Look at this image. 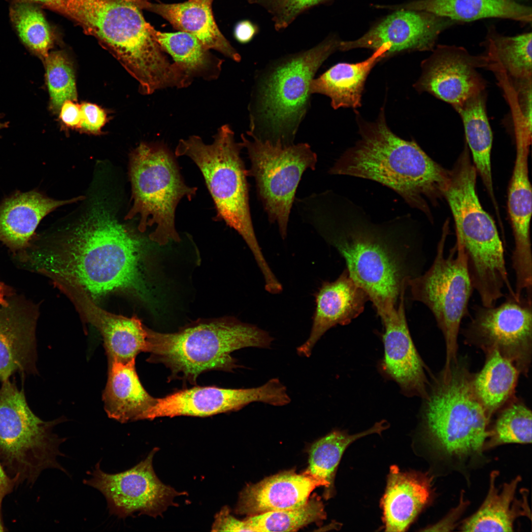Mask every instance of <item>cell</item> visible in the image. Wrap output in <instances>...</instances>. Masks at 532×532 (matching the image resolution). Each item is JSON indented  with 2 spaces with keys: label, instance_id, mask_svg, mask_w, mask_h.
<instances>
[{
  "label": "cell",
  "instance_id": "4fadbf2b",
  "mask_svg": "<svg viewBox=\"0 0 532 532\" xmlns=\"http://www.w3.org/2000/svg\"><path fill=\"white\" fill-rule=\"evenodd\" d=\"M241 137L251 163L247 175L254 178L268 221L277 225L284 239L297 189L304 172L315 169L317 155L307 143L284 145Z\"/></svg>",
  "mask_w": 532,
  "mask_h": 532
},
{
  "label": "cell",
  "instance_id": "d6a6232c",
  "mask_svg": "<svg viewBox=\"0 0 532 532\" xmlns=\"http://www.w3.org/2000/svg\"><path fill=\"white\" fill-rule=\"evenodd\" d=\"M486 96L485 91H483L455 109L463 121L466 143L472 154L476 170L497 207L491 164L493 134L487 115Z\"/></svg>",
  "mask_w": 532,
  "mask_h": 532
},
{
  "label": "cell",
  "instance_id": "5b68a950",
  "mask_svg": "<svg viewBox=\"0 0 532 532\" xmlns=\"http://www.w3.org/2000/svg\"><path fill=\"white\" fill-rule=\"evenodd\" d=\"M358 123L360 139L336 160L329 173L377 182L430 219L427 200L434 203L443 196L449 171L430 158L415 141L394 133L387 125L383 108L374 121L358 117Z\"/></svg>",
  "mask_w": 532,
  "mask_h": 532
},
{
  "label": "cell",
  "instance_id": "8992f818",
  "mask_svg": "<svg viewBox=\"0 0 532 532\" xmlns=\"http://www.w3.org/2000/svg\"><path fill=\"white\" fill-rule=\"evenodd\" d=\"M340 40L327 37L310 49L271 64L256 79L249 109L251 138L294 143L310 104V83L318 69L338 50Z\"/></svg>",
  "mask_w": 532,
  "mask_h": 532
},
{
  "label": "cell",
  "instance_id": "8d00e7d4",
  "mask_svg": "<svg viewBox=\"0 0 532 532\" xmlns=\"http://www.w3.org/2000/svg\"><path fill=\"white\" fill-rule=\"evenodd\" d=\"M498 412L489 427L484 445L486 452L507 444L532 443V411L524 403L512 399Z\"/></svg>",
  "mask_w": 532,
  "mask_h": 532
},
{
  "label": "cell",
  "instance_id": "1f68e13d",
  "mask_svg": "<svg viewBox=\"0 0 532 532\" xmlns=\"http://www.w3.org/2000/svg\"><path fill=\"white\" fill-rule=\"evenodd\" d=\"M532 33L506 36L491 25L482 44L487 59V67L497 73L500 82L532 81Z\"/></svg>",
  "mask_w": 532,
  "mask_h": 532
},
{
  "label": "cell",
  "instance_id": "681fc988",
  "mask_svg": "<svg viewBox=\"0 0 532 532\" xmlns=\"http://www.w3.org/2000/svg\"><path fill=\"white\" fill-rule=\"evenodd\" d=\"M13 3L16 2H29L32 3L39 4L43 6L51 9V8L60 0H11Z\"/></svg>",
  "mask_w": 532,
  "mask_h": 532
},
{
  "label": "cell",
  "instance_id": "f546056e",
  "mask_svg": "<svg viewBox=\"0 0 532 532\" xmlns=\"http://www.w3.org/2000/svg\"><path fill=\"white\" fill-rule=\"evenodd\" d=\"M135 360L108 362V377L102 395L104 408L109 418L121 423L143 420L156 400L142 386Z\"/></svg>",
  "mask_w": 532,
  "mask_h": 532
},
{
  "label": "cell",
  "instance_id": "f1b7e54d",
  "mask_svg": "<svg viewBox=\"0 0 532 532\" xmlns=\"http://www.w3.org/2000/svg\"><path fill=\"white\" fill-rule=\"evenodd\" d=\"M396 10L424 11L449 18L461 24L485 18L532 22V7L515 0H415L396 5H381Z\"/></svg>",
  "mask_w": 532,
  "mask_h": 532
},
{
  "label": "cell",
  "instance_id": "8fae6325",
  "mask_svg": "<svg viewBox=\"0 0 532 532\" xmlns=\"http://www.w3.org/2000/svg\"><path fill=\"white\" fill-rule=\"evenodd\" d=\"M130 177L133 204L125 219L138 215L140 232L154 226L149 237L160 245L179 242L175 210L183 198L192 200L197 188L186 184L173 154L162 143H141L131 154Z\"/></svg>",
  "mask_w": 532,
  "mask_h": 532
},
{
  "label": "cell",
  "instance_id": "ba28073f",
  "mask_svg": "<svg viewBox=\"0 0 532 532\" xmlns=\"http://www.w3.org/2000/svg\"><path fill=\"white\" fill-rule=\"evenodd\" d=\"M241 142H236L231 127L224 125L211 144L197 135L181 139L176 157L187 156L199 167L213 200L217 220L224 221L242 237L263 273L270 267L255 233L250 213L247 169L240 156Z\"/></svg>",
  "mask_w": 532,
  "mask_h": 532
},
{
  "label": "cell",
  "instance_id": "4316f807",
  "mask_svg": "<svg viewBox=\"0 0 532 532\" xmlns=\"http://www.w3.org/2000/svg\"><path fill=\"white\" fill-rule=\"evenodd\" d=\"M499 474L498 470L490 473L486 497L476 511L462 522L460 527L461 531L513 532L517 518H531L528 491L521 498L517 495L522 477L517 475L509 482L498 485Z\"/></svg>",
  "mask_w": 532,
  "mask_h": 532
},
{
  "label": "cell",
  "instance_id": "f5cc1de1",
  "mask_svg": "<svg viewBox=\"0 0 532 532\" xmlns=\"http://www.w3.org/2000/svg\"><path fill=\"white\" fill-rule=\"evenodd\" d=\"M202 0L203 1H205V2H207V3L212 4V2H213V1L214 0Z\"/></svg>",
  "mask_w": 532,
  "mask_h": 532
},
{
  "label": "cell",
  "instance_id": "d4e9b609",
  "mask_svg": "<svg viewBox=\"0 0 532 532\" xmlns=\"http://www.w3.org/2000/svg\"><path fill=\"white\" fill-rule=\"evenodd\" d=\"M429 472H403L390 467L381 500L385 529L403 532L434 498L433 478Z\"/></svg>",
  "mask_w": 532,
  "mask_h": 532
},
{
  "label": "cell",
  "instance_id": "5bb4252c",
  "mask_svg": "<svg viewBox=\"0 0 532 532\" xmlns=\"http://www.w3.org/2000/svg\"><path fill=\"white\" fill-rule=\"evenodd\" d=\"M473 316L463 331L468 344L485 354L497 350L527 375L532 357V298L508 295L499 306L475 305Z\"/></svg>",
  "mask_w": 532,
  "mask_h": 532
},
{
  "label": "cell",
  "instance_id": "9a60e30c",
  "mask_svg": "<svg viewBox=\"0 0 532 532\" xmlns=\"http://www.w3.org/2000/svg\"><path fill=\"white\" fill-rule=\"evenodd\" d=\"M153 450L133 467L117 473H108L100 467V462L87 474L83 483L99 490L105 497L111 515L125 519L135 513L156 517L173 504L181 494L163 483L157 476Z\"/></svg>",
  "mask_w": 532,
  "mask_h": 532
},
{
  "label": "cell",
  "instance_id": "2e32d148",
  "mask_svg": "<svg viewBox=\"0 0 532 532\" xmlns=\"http://www.w3.org/2000/svg\"><path fill=\"white\" fill-rule=\"evenodd\" d=\"M291 401L286 386L277 378H271L260 386L250 388L195 387L156 399L143 420L177 416L206 417L237 411L255 402L283 406Z\"/></svg>",
  "mask_w": 532,
  "mask_h": 532
},
{
  "label": "cell",
  "instance_id": "cb8c5ba5",
  "mask_svg": "<svg viewBox=\"0 0 532 532\" xmlns=\"http://www.w3.org/2000/svg\"><path fill=\"white\" fill-rule=\"evenodd\" d=\"M84 198L58 200L36 190L15 192L0 203V241L13 256L24 251L36 236L35 230L44 217L59 206Z\"/></svg>",
  "mask_w": 532,
  "mask_h": 532
},
{
  "label": "cell",
  "instance_id": "f6af8a7d",
  "mask_svg": "<svg viewBox=\"0 0 532 532\" xmlns=\"http://www.w3.org/2000/svg\"><path fill=\"white\" fill-rule=\"evenodd\" d=\"M60 118L67 127L79 129L81 122L80 105L72 100L65 101L60 110Z\"/></svg>",
  "mask_w": 532,
  "mask_h": 532
},
{
  "label": "cell",
  "instance_id": "603a6c76",
  "mask_svg": "<svg viewBox=\"0 0 532 532\" xmlns=\"http://www.w3.org/2000/svg\"><path fill=\"white\" fill-rule=\"evenodd\" d=\"M529 147L516 145V157L509 186L508 209L514 238L511 256L515 275V287L525 289L532 285V255L530 239L532 187L529 178Z\"/></svg>",
  "mask_w": 532,
  "mask_h": 532
},
{
  "label": "cell",
  "instance_id": "7bdbcfd3",
  "mask_svg": "<svg viewBox=\"0 0 532 532\" xmlns=\"http://www.w3.org/2000/svg\"><path fill=\"white\" fill-rule=\"evenodd\" d=\"M213 531L252 532L246 521L232 516L229 508L224 507L217 514L212 527Z\"/></svg>",
  "mask_w": 532,
  "mask_h": 532
},
{
  "label": "cell",
  "instance_id": "ac0fdd59",
  "mask_svg": "<svg viewBox=\"0 0 532 532\" xmlns=\"http://www.w3.org/2000/svg\"><path fill=\"white\" fill-rule=\"evenodd\" d=\"M458 24L424 11L398 9L358 39L340 41L338 50L363 48L375 51L384 46L387 49L386 58L403 52L432 51L441 33Z\"/></svg>",
  "mask_w": 532,
  "mask_h": 532
},
{
  "label": "cell",
  "instance_id": "e0dca14e",
  "mask_svg": "<svg viewBox=\"0 0 532 532\" xmlns=\"http://www.w3.org/2000/svg\"><path fill=\"white\" fill-rule=\"evenodd\" d=\"M421 63V74L414 84L450 103L455 109L471 97L485 91L486 82L477 68L487 67V57L473 55L465 48L438 45Z\"/></svg>",
  "mask_w": 532,
  "mask_h": 532
},
{
  "label": "cell",
  "instance_id": "6da1fadb",
  "mask_svg": "<svg viewBox=\"0 0 532 532\" xmlns=\"http://www.w3.org/2000/svg\"><path fill=\"white\" fill-rule=\"evenodd\" d=\"M297 209L345 261L381 320L397 309L408 281L420 275L422 248L410 216L374 223L346 197L327 190L299 199Z\"/></svg>",
  "mask_w": 532,
  "mask_h": 532
},
{
  "label": "cell",
  "instance_id": "7402d4cb",
  "mask_svg": "<svg viewBox=\"0 0 532 532\" xmlns=\"http://www.w3.org/2000/svg\"><path fill=\"white\" fill-rule=\"evenodd\" d=\"M368 300L367 294L350 276L346 268L334 281L323 282L315 295L309 335L297 347V354L309 357L317 342L329 330L350 323L363 312Z\"/></svg>",
  "mask_w": 532,
  "mask_h": 532
},
{
  "label": "cell",
  "instance_id": "f35d334b",
  "mask_svg": "<svg viewBox=\"0 0 532 532\" xmlns=\"http://www.w3.org/2000/svg\"><path fill=\"white\" fill-rule=\"evenodd\" d=\"M326 517L322 501L315 496L299 507L251 516L245 521L252 532H293Z\"/></svg>",
  "mask_w": 532,
  "mask_h": 532
},
{
  "label": "cell",
  "instance_id": "816d5d0a",
  "mask_svg": "<svg viewBox=\"0 0 532 532\" xmlns=\"http://www.w3.org/2000/svg\"><path fill=\"white\" fill-rule=\"evenodd\" d=\"M4 530V527L2 525V522L1 521H0V532H2Z\"/></svg>",
  "mask_w": 532,
  "mask_h": 532
},
{
  "label": "cell",
  "instance_id": "b9f144b4",
  "mask_svg": "<svg viewBox=\"0 0 532 532\" xmlns=\"http://www.w3.org/2000/svg\"><path fill=\"white\" fill-rule=\"evenodd\" d=\"M81 122L80 130L92 133H99L106 120L104 111L96 104L88 102L80 105Z\"/></svg>",
  "mask_w": 532,
  "mask_h": 532
},
{
  "label": "cell",
  "instance_id": "60d3db41",
  "mask_svg": "<svg viewBox=\"0 0 532 532\" xmlns=\"http://www.w3.org/2000/svg\"><path fill=\"white\" fill-rule=\"evenodd\" d=\"M265 9L271 16L275 29L287 28L301 14L331 0H247Z\"/></svg>",
  "mask_w": 532,
  "mask_h": 532
},
{
  "label": "cell",
  "instance_id": "277c9868",
  "mask_svg": "<svg viewBox=\"0 0 532 532\" xmlns=\"http://www.w3.org/2000/svg\"><path fill=\"white\" fill-rule=\"evenodd\" d=\"M140 8L136 0H60L51 9L95 36L138 82L141 94L187 87L188 75L170 62Z\"/></svg>",
  "mask_w": 532,
  "mask_h": 532
},
{
  "label": "cell",
  "instance_id": "7c38bea8",
  "mask_svg": "<svg viewBox=\"0 0 532 532\" xmlns=\"http://www.w3.org/2000/svg\"><path fill=\"white\" fill-rule=\"evenodd\" d=\"M447 231L444 229L430 267L408 283L412 299L422 302L432 313L445 344L444 367L457 359L458 336L462 320L468 314L473 288L468 272L463 246L457 238L445 255Z\"/></svg>",
  "mask_w": 532,
  "mask_h": 532
},
{
  "label": "cell",
  "instance_id": "836d02e7",
  "mask_svg": "<svg viewBox=\"0 0 532 532\" xmlns=\"http://www.w3.org/2000/svg\"><path fill=\"white\" fill-rule=\"evenodd\" d=\"M481 370L473 374L475 394L491 420L513 398L520 373L497 350L485 354Z\"/></svg>",
  "mask_w": 532,
  "mask_h": 532
},
{
  "label": "cell",
  "instance_id": "30bf717a",
  "mask_svg": "<svg viewBox=\"0 0 532 532\" xmlns=\"http://www.w3.org/2000/svg\"><path fill=\"white\" fill-rule=\"evenodd\" d=\"M64 418L44 421L30 408L24 389L9 379L0 387V463L16 485H33L43 471L66 469L58 458L64 455L60 437L53 428Z\"/></svg>",
  "mask_w": 532,
  "mask_h": 532
},
{
  "label": "cell",
  "instance_id": "ffe728a7",
  "mask_svg": "<svg viewBox=\"0 0 532 532\" xmlns=\"http://www.w3.org/2000/svg\"><path fill=\"white\" fill-rule=\"evenodd\" d=\"M403 292L397 310L381 320L384 329L382 335L384 356L379 369L387 379L399 386L407 397L423 399L428 393L430 381L427 367L419 354L407 325Z\"/></svg>",
  "mask_w": 532,
  "mask_h": 532
},
{
  "label": "cell",
  "instance_id": "74e56055",
  "mask_svg": "<svg viewBox=\"0 0 532 532\" xmlns=\"http://www.w3.org/2000/svg\"><path fill=\"white\" fill-rule=\"evenodd\" d=\"M11 21L23 44L43 61L53 44V36L41 11L33 3L16 2L10 8Z\"/></svg>",
  "mask_w": 532,
  "mask_h": 532
},
{
  "label": "cell",
  "instance_id": "e575fe53",
  "mask_svg": "<svg viewBox=\"0 0 532 532\" xmlns=\"http://www.w3.org/2000/svg\"><path fill=\"white\" fill-rule=\"evenodd\" d=\"M153 33L164 51L192 78L212 80L220 76L224 61L211 53L193 35L182 31L162 33L154 28Z\"/></svg>",
  "mask_w": 532,
  "mask_h": 532
},
{
  "label": "cell",
  "instance_id": "4dcf8cb0",
  "mask_svg": "<svg viewBox=\"0 0 532 532\" xmlns=\"http://www.w3.org/2000/svg\"><path fill=\"white\" fill-rule=\"evenodd\" d=\"M374 51L362 62L336 64L317 78H313L310 83L311 94L327 96L334 109L360 107L367 77L376 64L386 58L387 49L382 46Z\"/></svg>",
  "mask_w": 532,
  "mask_h": 532
},
{
  "label": "cell",
  "instance_id": "83f0119b",
  "mask_svg": "<svg viewBox=\"0 0 532 532\" xmlns=\"http://www.w3.org/2000/svg\"><path fill=\"white\" fill-rule=\"evenodd\" d=\"M137 1L140 8L161 16L174 29L193 35L208 49L216 50L235 62L240 61V54L220 31L211 4L201 0L176 3L152 2L147 0Z\"/></svg>",
  "mask_w": 532,
  "mask_h": 532
},
{
  "label": "cell",
  "instance_id": "7a4b0ae2",
  "mask_svg": "<svg viewBox=\"0 0 532 532\" xmlns=\"http://www.w3.org/2000/svg\"><path fill=\"white\" fill-rule=\"evenodd\" d=\"M64 235L34 238L15 260L28 270L62 275L79 284L94 300L115 292L138 294L141 243L106 205L95 204Z\"/></svg>",
  "mask_w": 532,
  "mask_h": 532
},
{
  "label": "cell",
  "instance_id": "9c48e42d",
  "mask_svg": "<svg viewBox=\"0 0 532 532\" xmlns=\"http://www.w3.org/2000/svg\"><path fill=\"white\" fill-rule=\"evenodd\" d=\"M476 173L466 145L449 170L443 196L453 214L456 238L463 246L472 284L485 289L502 284L508 275L495 223L482 208L476 192Z\"/></svg>",
  "mask_w": 532,
  "mask_h": 532
},
{
  "label": "cell",
  "instance_id": "52a82bcc",
  "mask_svg": "<svg viewBox=\"0 0 532 532\" xmlns=\"http://www.w3.org/2000/svg\"><path fill=\"white\" fill-rule=\"evenodd\" d=\"M273 341L267 331L233 317L200 319L173 333L148 328L147 360L164 364L172 377L195 384L204 372L232 371L238 367L233 352L248 347L269 348Z\"/></svg>",
  "mask_w": 532,
  "mask_h": 532
},
{
  "label": "cell",
  "instance_id": "7dc6e473",
  "mask_svg": "<svg viewBox=\"0 0 532 532\" xmlns=\"http://www.w3.org/2000/svg\"><path fill=\"white\" fill-rule=\"evenodd\" d=\"M16 485L15 481L7 475L0 463V521H1V508L2 501L7 495L13 491Z\"/></svg>",
  "mask_w": 532,
  "mask_h": 532
},
{
  "label": "cell",
  "instance_id": "c3c4849f",
  "mask_svg": "<svg viewBox=\"0 0 532 532\" xmlns=\"http://www.w3.org/2000/svg\"><path fill=\"white\" fill-rule=\"evenodd\" d=\"M13 294L12 289L0 281V306H6L8 297Z\"/></svg>",
  "mask_w": 532,
  "mask_h": 532
},
{
  "label": "cell",
  "instance_id": "44dd1931",
  "mask_svg": "<svg viewBox=\"0 0 532 532\" xmlns=\"http://www.w3.org/2000/svg\"><path fill=\"white\" fill-rule=\"evenodd\" d=\"M0 306V381L15 372L35 373V330L38 307L14 294Z\"/></svg>",
  "mask_w": 532,
  "mask_h": 532
},
{
  "label": "cell",
  "instance_id": "ee69618b",
  "mask_svg": "<svg viewBox=\"0 0 532 532\" xmlns=\"http://www.w3.org/2000/svg\"><path fill=\"white\" fill-rule=\"evenodd\" d=\"M461 493L459 505L456 508H454L452 511L441 521L427 528L424 531H446V529H448L447 531H450L451 529H453L455 528L461 516L468 505V501L465 499L464 492Z\"/></svg>",
  "mask_w": 532,
  "mask_h": 532
},
{
  "label": "cell",
  "instance_id": "484cf974",
  "mask_svg": "<svg viewBox=\"0 0 532 532\" xmlns=\"http://www.w3.org/2000/svg\"><path fill=\"white\" fill-rule=\"evenodd\" d=\"M321 484L305 472L286 471L247 486L240 493L235 511L253 516L292 509L305 504L311 493Z\"/></svg>",
  "mask_w": 532,
  "mask_h": 532
},
{
  "label": "cell",
  "instance_id": "d590c367",
  "mask_svg": "<svg viewBox=\"0 0 532 532\" xmlns=\"http://www.w3.org/2000/svg\"><path fill=\"white\" fill-rule=\"evenodd\" d=\"M389 427L386 421L377 422L364 432L349 434L346 431L335 430L319 439L311 446L309 466L304 472L319 481L325 488V498L332 497L337 467L347 447L357 439L373 434H380Z\"/></svg>",
  "mask_w": 532,
  "mask_h": 532
},
{
  "label": "cell",
  "instance_id": "bcb514c9",
  "mask_svg": "<svg viewBox=\"0 0 532 532\" xmlns=\"http://www.w3.org/2000/svg\"><path fill=\"white\" fill-rule=\"evenodd\" d=\"M258 32L257 26L249 20L240 21L235 26L234 35L235 39L241 43L250 42Z\"/></svg>",
  "mask_w": 532,
  "mask_h": 532
},
{
  "label": "cell",
  "instance_id": "3957f363",
  "mask_svg": "<svg viewBox=\"0 0 532 532\" xmlns=\"http://www.w3.org/2000/svg\"><path fill=\"white\" fill-rule=\"evenodd\" d=\"M472 374L461 359L430 383L421 410L420 434L433 477L457 473L467 485L491 461L484 450L491 420L475 394Z\"/></svg>",
  "mask_w": 532,
  "mask_h": 532
},
{
  "label": "cell",
  "instance_id": "ab89813d",
  "mask_svg": "<svg viewBox=\"0 0 532 532\" xmlns=\"http://www.w3.org/2000/svg\"><path fill=\"white\" fill-rule=\"evenodd\" d=\"M43 62L50 96L49 108L57 113L65 101L77 100L74 70L67 56L62 51L50 52Z\"/></svg>",
  "mask_w": 532,
  "mask_h": 532
},
{
  "label": "cell",
  "instance_id": "d6986e66",
  "mask_svg": "<svg viewBox=\"0 0 532 532\" xmlns=\"http://www.w3.org/2000/svg\"><path fill=\"white\" fill-rule=\"evenodd\" d=\"M54 285L75 306L83 321L100 333L108 362H127L147 352L148 329L136 316L129 318L99 307L84 289L74 280L59 277Z\"/></svg>",
  "mask_w": 532,
  "mask_h": 532
},
{
  "label": "cell",
  "instance_id": "f907efd6",
  "mask_svg": "<svg viewBox=\"0 0 532 532\" xmlns=\"http://www.w3.org/2000/svg\"><path fill=\"white\" fill-rule=\"evenodd\" d=\"M8 122L1 123L0 122V130L8 127Z\"/></svg>",
  "mask_w": 532,
  "mask_h": 532
}]
</instances>
